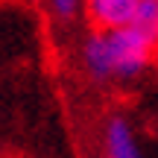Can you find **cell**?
<instances>
[{"instance_id":"cell-4","label":"cell","mask_w":158,"mask_h":158,"mask_svg":"<svg viewBox=\"0 0 158 158\" xmlns=\"http://www.w3.org/2000/svg\"><path fill=\"white\" fill-rule=\"evenodd\" d=\"M132 27H135L158 53V0H138V12H135Z\"/></svg>"},{"instance_id":"cell-5","label":"cell","mask_w":158,"mask_h":158,"mask_svg":"<svg viewBox=\"0 0 158 158\" xmlns=\"http://www.w3.org/2000/svg\"><path fill=\"white\" fill-rule=\"evenodd\" d=\"M47 3H50V9H53V15H56V18L70 21V18L79 12V3H82V0H47Z\"/></svg>"},{"instance_id":"cell-2","label":"cell","mask_w":158,"mask_h":158,"mask_svg":"<svg viewBox=\"0 0 158 158\" xmlns=\"http://www.w3.org/2000/svg\"><path fill=\"white\" fill-rule=\"evenodd\" d=\"M138 0H85V15L94 29H120L135 21Z\"/></svg>"},{"instance_id":"cell-1","label":"cell","mask_w":158,"mask_h":158,"mask_svg":"<svg viewBox=\"0 0 158 158\" xmlns=\"http://www.w3.org/2000/svg\"><path fill=\"white\" fill-rule=\"evenodd\" d=\"M155 47L135 27L94 29L82 44V68L97 82L108 79H135L152 62Z\"/></svg>"},{"instance_id":"cell-3","label":"cell","mask_w":158,"mask_h":158,"mask_svg":"<svg viewBox=\"0 0 158 158\" xmlns=\"http://www.w3.org/2000/svg\"><path fill=\"white\" fill-rule=\"evenodd\" d=\"M102 138H106V158H141L132 126L120 114H111L106 120V135Z\"/></svg>"}]
</instances>
